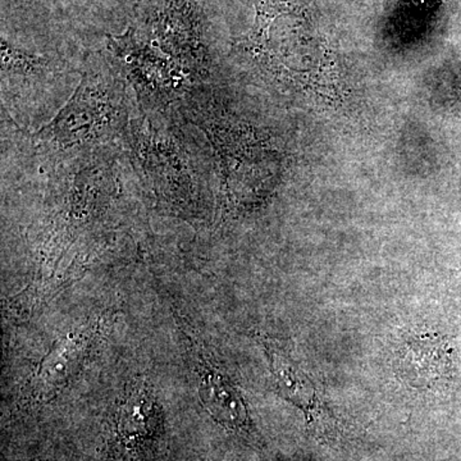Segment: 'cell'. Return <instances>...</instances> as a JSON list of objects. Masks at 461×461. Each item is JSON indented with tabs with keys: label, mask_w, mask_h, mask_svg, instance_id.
Here are the masks:
<instances>
[{
	"label": "cell",
	"mask_w": 461,
	"mask_h": 461,
	"mask_svg": "<svg viewBox=\"0 0 461 461\" xmlns=\"http://www.w3.org/2000/svg\"><path fill=\"white\" fill-rule=\"evenodd\" d=\"M176 111L148 114L139 109L130 122L126 148L138 175L163 198L194 203L202 196V144Z\"/></svg>",
	"instance_id": "obj_2"
},
{
	"label": "cell",
	"mask_w": 461,
	"mask_h": 461,
	"mask_svg": "<svg viewBox=\"0 0 461 461\" xmlns=\"http://www.w3.org/2000/svg\"><path fill=\"white\" fill-rule=\"evenodd\" d=\"M460 90H461V83H460Z\"/></svg>",
	"instance_id": "obj_10"
},
{
	"label": "cell",
	"mask_w": 461,
	"mask_h": 461,
	"mask_svg": "<svg viewBox=\"0 0 461 461\" xmlns=\"http://www.w3.org/2000/svg\"><path fill=\"white\" fill-rule=\"evenodd\" d=\"M199 395L203 405L215 421L247 438H258L248 406L238 388L215 369L205 368L200 375Z\"/></svg>",
	"instance_id": "obj_6"
},
{
	"label": "cell",
	"mask_w": 461,
	"mask_h": 461,
	"mask_svg": "<svg viewBox=\"0 0 461 461\" xmlns=\"http://www.w3.org/2000/svg\"><path fill=\"white\" fill-rule=\"evenodd\" d=\"M160 417L153 400L135 393L124 400L115 420L118 439L127 447H141L159 435Z\"/></svg>",
	"instance_id": "obj_7"
},
{
	"label": "cell",
	"mask_w": 461,
	"mask_h": 461,
	"mask_svg": "<svg viewBox=\"0 0 461 461\" xmlns=\"http://www.w3.org/2000/svg\"><path fill=\"white\" fill-rule=\"evenodd\" d=\"M395 371L403 384L417 390H436L451 377L447 342L430 333L412 335L395 354Z\"/></svg>",
	"instance_id": "obj_5"
},
{
	"label": "cell",
	"mask_w": 461,
	"mask_h": 461,
	"mask_svg": "<svg viewBox=\"0 0 461 461\" xmlns=\"http://www.w3.org/2000/svg\"><path fill=\"white\" fill-rule=\"evenodd\" d=\"M138 112L135 94L113 58L93 60L65 107L32 136L33 144L62 162L126 147Z\"/></svg>",
	"instance_id": "obj_1"
},
{
	"label": "cell",
	"mask_w": 461,
	"mask_h": 461,
	"mask_svg": "<svg viewBox=\"0 0 461 461\" xmlns=\"http://www.w3.org/2000/svg\"><path fill=\"white\" fill-rule=\"evenodd\" d=\"M267 355H268L271 371L275 377L276 384L280 388L282 395L302 406L306 411H318L317 395L313 390V384L306 378V375L295 364L291 362L290 357H286L282 351L278 350L275 345H266Z\"/></svg>",
	"instance_id": "obj_8"
},
{
	"label": "cell",
	"mask_w": 461,
	"mask_h": 461,
	"mask_svg": "<svg viewBox=\"0 0 461 461\" xmlns=\"http://www.w3.org/2000/svg\"><path fill=\"white\" fill-rule=\"evenodd\" d=\"M85 339L74 338L58 346L42 363L39 378L45 388H56L67 381L80 362L85 351Z\"/></svg>",
	"instance_id": "obj_9"
},
{
	"label": "cell",
	"mask_w": 461,
	"mask_h": 461,
	"mask_svg": "<svg viewBox=\"0 0 461 461\" xmlns=\"http://www.w3.org/2000/svg\"><path fill=\"white\" fill-rule=\"evenodd\" d=\"M111 50L144 113L176 111L199 85L180 63L142 41L132 29L113 39Z\"/></svg>",
	"instance_id": "obj_3"
},
{
	"label": "cell",
	"mask_w": 461,
	"mask_h": 461,
	"mask_svg": "<svg viewBox=\"0 0 461 461\" xmlns=\"http://www.w3.org/2000/svg\"><path fill=\"white\" fill-rule=\"evenodd\" d=\"M136 35L157 48L199 84L211 72V58L203 38L200 0H142Z\"/></svg>",
	"instance_id": "obj_4"
}]
</instances>
